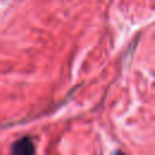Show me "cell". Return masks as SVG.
<instances>
[{"label": "cell", "instance_id": "1", "mask_svg": "<svg viewBox=\"0 0 155 155\" xmlns=\"http://www.w3.org/2000/svg\"><path fill=\"white\" fill-rule=\"evenodd\" d=\"M35 145L29 136L21 137L11 145V155H34Z\"/></svg>", "mask_w": 155, "mask_h": 155}, {"label": "cell", "instance_id": "2", "mask_svg": "<svg viewBox=\"0 0 155 155\" xmlns=\"http://www.w3.org/2000/svg\"><path fill=\"white\" fill-rule=\"evenodd\" d=\"M115 155H126V154H124L122 151H120V150H117V151H115Z\"/></svg>", "mask_w": 155, "mask_h": 155}]
</instances>
